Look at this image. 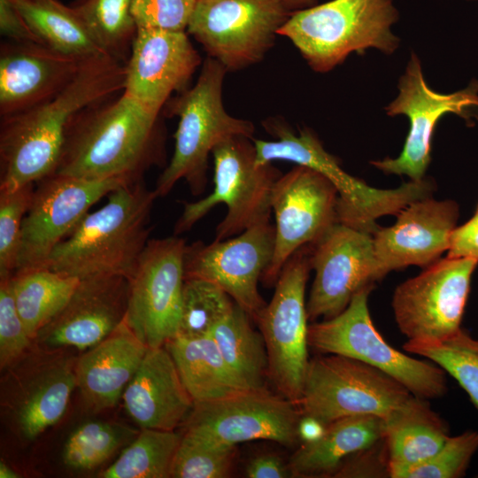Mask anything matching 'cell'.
Wrapping results in <instances>:
<instances>
[{
	"label": "cell",
	"mask_w": 478,
	"mask_h": 478,
	"mask_svg": "<svg viewBox=\"0 0 478 478\" xmlns=\"http://www.w3.org/2000/svg\"><path fill=\"white\" fill-rule=\"evenodd\" d=\"M300 417L298 406L285 397L266 389H250L215 401L195 403L182 423V434L214 445L270 440L295 447L300 444Z\"/></svg>",
	"instance_id": "obj_15"
},
{
	"label": "cell",
	"mask_w": 478,
	"mask_h": 478,
	"mask_svg": "<svg viewBox=\"0 0 478 478\" xmlns=\"http://www.w3.org/2000/svg\"><path fill=\"white\" fill-rule=\"evenodd\" d=\"M374 286L357 292L336 316L308 327V345L320 354H337L360 360L393 377L413 396L431 400L448 391L446 373L426 358L399 351L374 325L368 296Z\"/></svg>",
	"instance_id": "obj_8"
},
{
	"label": "cell",
	"mask_w": 478,
	"mask_h": 478,
	"mask_svg": "<svg viewBox=\"0 0 478 478\" xmlns=\"http://www.w3.org/2000/svg\"><path fill=\"white\" fill-rule=\"evenodd\" d=\"M251 317L237 304L210 335L222 357L236 375L251 389L266 388L268 357L261 332L251 324Z\"/></svg>",
	"instance_id": "obj_32"
},
{
	"label": "cell",
	"mask_w": 478,
	"mask_h": 478,
	"mask_svg": "<svg viewBox=\"0 0 478 478\" xmlns=\"http://www.w3.org/2000/svg\"><path fill=\"white\" fill-rule=\"evenodd\" d=\"M119 178L85 179L52 173L37 181L22 223L15 271L45 267L53 250L89 213L90 207L119 187Z\"/></svg>",
	"instance_id": "obj_16"
},
{
	"label": "cell",
	"mask_w": 478,
	"mask_h": 478,
	"mask_svg": "<svg viewBox=\"0 0 478 478\" xmlns=\"http://www.w3.org/2000/svg\"><path fill=\"white\" fill-rule=\"evenodd\" d=\"M158 115L124 92L89 107L71 122L54 173L142 181L161 159Z\"/></svg>",
	"instance_id": "obj_2"
},
{
	"label": "cell",
	"mask_w": 478,
	"mask_h": 478,
	"mask_svg": "<svg viewBox=\"0 0 478 478\" xmlns=\"http://www.w3.org/2000/svg\"><path fill=\"white\" fill-rule=\"evenodd\" d=\"M287 10L292 13L300 10L312 7L318 4L319 0H281Z\"/></svg>",
	"instance_id": "obj_48"
},
{
	"label": "cell",
	"mask_w": 478,
	"mask_h": 478,
	"mask_svg": "<svg viewBox=\"0 0 478 478\" xmlns=\"http://www.w3.org/2000/svg\"><path fill=\"white\" fill-rule=\"evenodd\" d=\"M248 478H293L289 461L275 453H262L251 458L244 467Z\"/></svg>",
	"instance_id": "obj_46"
},
{
	"label": "cell",
	"mask_w": 478,
	"mask_h": 478,
	"mask_svg": "<svg viewBox=\"0 0 478 478\" xmlns=\"http://www.w3.org/2000/svg\"><path fill=\"white\" fill-rule=\"evenodd\" d=\"M384 438V419L372 414L343 417L326 425L315 441L300 443L289 458L293 478L333 477L341 463L356 451Z\"/></svg>",
	"instance_id": "obj_27"
},
{
	"label": "cell",
	"mask_w": 478,
	"mask_h": 478,
	"mask_svg": "<svg viewBox=\"0 0 478 478\" xmlns=\"http://www.w3.org/2000/svg\"><path fill=\"white\" fill-rule=\"evenodd\" d=\"M28 26L48 47L81 60L111 56L72 6L58 0H15Z\"/></svg>",
	"instance_id": "obj_30"
},
{
	"label": "cell",
	"mask_w": 478,
	"mask_h": 478,
	"mask_svg": "<svg viewBox=\"0 0 478 478\" xmlns=\"http://www.w3.org/2000/svg\"><path fill=\"white\" fill-rule=\"evenodd\" d=\"M412 394L386 373L360 360L320 354L310 358L297 406L327 425L358 414L386 418Z\"/></svg>",
	"instance_id": "obj_10"
},
{
	"label": "cell",
	"mask_w": 478,
	"mask_h": 478,
	"mask_svg": "<svg viewBox=\"0 0 478 478\" xmlns=\"http://www.w3.org/2000/svg\"><path fill=\"white\" fill-rule=\"evenodd\" d=\"M0 477L1 478H17L19 477L18 474L7 466L3 461L0 462Z\"/></svg>",
	"instance_id": "obj_49"
},
{
	"label": "cell",
	"mask_w": 478,
	"mask_h": 478,
	"mask_svg": "<svg viewBox=\"0 0 478 478\" xmlns=\"http://www.w3.org/2000/svg\"><path fill=\"white\" fill-rule=\"evenodd\" d=\"M121 398L127 414L141 429L175 430L194 406L165 346L148 348Z\"/></svg>",
	"instance_id": "obj_24"
},
{
	"label": "cell",
	"mask_w": 478,
	"mask_h": 478,
	"mask_svg": "<svg viewBox=\"0 0 478 478\" xmlns=\"http://www.w3.org/2000/svg\"><path fill=\"white\" fill-rule=\"evenodd\" d=\"M0 31L12 42L42 43L28 26L15 0H0Z\"/></svg>",
	"instance_id": "obj_44"
},
{
	"label": "cell",
	"mask_w": 478,
	"mask_h": 478,
	"mask_svg": "<svg viewBox=\"0 0 478 478\" xmlns=\"http://www.w3.org/2000/svg\"><path fill=\"white\" fill-rule=\"evenodd\" d=\"M201 64L186 31L137 28L122 91L159 113L173 92L186 90Z\"/></svg>",
	"instance_id": "obj_20"
},
{
	"label": "cell",
	"mask_w": 478,
	"mask_h": 478,
	"mask_svg": "<svg viewBox=\"0 0 478 478\" xmlns=\"http://www.w3.org/2000/svg\"><path fill=\"white\" fill-rule=\"evenodd\" d=\"M290 14L281 0H198L186 32L237 71L264 58Z\"/></svg>",
	"instance_id": "obj_11"
},
{
	"label": "cell",
	"mask_w": 478,
	"mask_h": 478,
	"mask_svg": "<svg viewBox=\"0 0 478 478\" xmlns=\"http://www.w3.org/2000/svg\"><path fill=\"white\" fill-rule=\"evenodd\" d=\"M477 450L478 431L450 436L434 455L407 469L401 478L463 477Z\"/></svg>",
	"instance_id": "obj_40"
},
{
	"label": "cell",
	"mask_w": 478,
	"mask_h": 478,
	"mask_svg": "<svg viewBox=\"0 0 478 478\" xmlns=\"http://www.w3.org/2000/svg\"><path fill=\"white\" fill-rule=\"evenodd\" d=\"M477 264L474 258L446 257L396 288L393 313L407 341H441L462 328Z\"/></svg>",
	"instance_id": "obj_14"
},
{
	"label": "cell",
	"mask_w": 478,
	"mask_h": 478,
	"mask_svg": "<svg viewBox=\"0 0 478 478\" xmlns=\"http://www.w3.org/2000/svg\"><path fill=\"white\" fill-rule=\"evenodd\" d=\"M131 5L132 0H78L73 7L100 46L123 61L137 31Z\"/></svg>",
	"instance_id": "obj_35"
},
{
	"label": "cell",
	"mask_w": 478,
	"mask_h": 478,
	"mask_svg": "<svg viewBox=\"0 0 478 478\" xmlns=\"http://www.w3.org/2000/svg\"><path fill=\"white\" fill-rule=\"evenodd\" d=\"M338 192L320 173L295 166L276 181L271 197L275 217L274 250L261 281L275 284L288 259L300 248L316 243L336 222Z\"/></svg>",
	"instance_id": "obj_17"
},
{
	"label": "cell",
	"mask_w": 478,
	"mask_h": 478,
	"mask_svg": "<svg viewBox=\"0 0 478 478\" xmlns=\"http://www.w3.org/2000/svg\"><path fill=\"white\" fill-rule=\"evenodd\" d=\"M195 403L211 402L250 390L222 357L211 335H176L165 344Z\"/></svg>",
	"instance_id": "obj_28"
},
{
	"label": "cell",
	"mask_w": 478,
	"mask_h": 478,
	"mask_svg": "<svg viewBox=\"0 0 478 478\" xmlns=\"http://www.w3.org/2000/svg\"><path fill=\"white\" fill-rule=\"evenodd\" d=\"M80 281L46 266L19 271L11 276L17 311L33 340L66 306Z\"/></svg>",
	"instance_id": "obj_31"
},
{
	"label": "cell",
	"mask_w": 478,
	"mask_h": 478,
	"mask_svg": "<svg viewBox=\"0 0 478 478\" xmlns=\"http://www.w3.org/2000/svg\"><path fill=\"white\" fill-rule=\"evenodd\" d=\"M252 138L234 136L214 147V188L207 197L184 204L174 226L175 235L189 230L219 204H225L227 212L216 227L215 240L270 221L272 192L281 173L272 163H256Z\"/></svg>",
	"instance_id": "obj_7"
},
{
	"label": "cell",
	"mask_w": 478,
	"mask_h": 478,
	"mask_svg": "<svg viewBox=\"0 0 478 478\" xmlns=\"http://www.w3.org/2000/svg\"><path fill=\"white\" fill-rule=\"evenodd\" d=\"M459 216L456 202L428 197L403 208L393 226L379 227L373 241L381 279L393 270L437 261L449 249Z\"/></svg>",
	"instance_id": "obj_21"
},
{
	"label": "cell",
	"mask_w": 478,
	"mask_h": 478,
	"mask_svg": "<svg viewBox=\"0 0 478 478\" xmlns=\"http://www.w3.org/2000/svg\"><path fill=\"white\" fill-rule=\"evenodd\" d=\"M397 87L398 96L385 111L390 117L408 118L410 127L404 148L396 158L370 163L385 173L406 175L419 181L431 162L432 138L438 121L448 113L459 116L467 125L478 121V81L453 93L436 92L427 84L420 61L412 52Z\"/></svg>",
	"instance_id": "obj_12"
},
{
	"label": "cell",
	"mask_w": 478,
	"mask_h": 478,
	"mask_svg": "<svg viewBox=\"0 0 478 478\" xmlns=\"http://www.w3.org/2000/svg\"><path fill=\"white\" fill-rule=\"evenodd\" d=\"M468 1H475V0H468Z\"/></svg>",
	"instance_id": "obj_50"
},
{
	"label": "cell",
	"mask_w": 478,
	"mask_h": 478,
	"mask_svg": "<svg viewBox=\"0 0 478 478\" xmlns=\"http://www.w3.org/2000/svg\"><path fill=\"white\" fill-rule=\"evenodd\" d=\"M390 477L384 438L370 447L348 456L332 478Z\"/></svg>",
	"instance_id": "obj_43"
},
{
	"label": "cell",
	"mask_w": 478,
	"mask_h": 478,
	"mask_svg": "<svg viewBox=\"0 0 478 478\" xmlns=\"http://www.w3.org/2000/svg\"><path fill=\"white\" fill-rule=\"evenodd\" d=\"M311 244L285 263L268 304L257 314L268 357V379L297 405L310 362L305 287L312 270Z\"/></svg>",
	"instance_id": "obj_9"
},
{
	"label": "cell",
	"mask_w": 478,
	"mask_h": 478,
	"mask_svg": "<svg viewBox=\"0 0 478 478\" xmlns=\"http://www.w3.org/2000/svg\"><path fill=\"white\" fill-rule=\"evenodd\" d=\"M148 347L123 320L75 363L76 382L89 409L113 407L138 370Z\"/></svg>",
	"instance_id": "obj_25"
},
{
	"label": "cell",
	"mask_w": 478,
	"mask_h": 478,
	"mask_svg": "<svg viewBox=\"0 0 478 478\" xmlns=\"http://www.w3.org/2000/svg\"><path fill=\"white\" fill-rule=\"evenodd\" d=\"M314 279L306 303L311 321L343 312L353 296L381 280L373 234L336 222L311 244Z\"/></svg>",
	"instance_id": "obj_18"
},
{
	"label": "cell",
	"mask_w": 478,
	"mask_h": 478,
	"mask_svg": "<svg viewBox=\"0 0 478 478\" xmlns=\"http://www.w3.org/2000/svg\"><path fill=\"white\" fill-rule=\"evenodd\" d=\"M35 183L13 191H0V278L12 276L18 266L22 223L29 208Z\"/></svg>",
	"instance_id": "obj_39"
},
{
	"label": "cell",
	"mask_w": 478,
	"mask_h": 478,
	"mask_svg": "<svg viewBox=\"0 0 478 478\" xmlns=\"http://www.w3.org/2000/svg\"><path fill=\"white\" fill-rule=\"evenodd\" d=\"M392 0H331L292 12L278 35L288 38L315 72L327 73L349 55L376 49L389 55L399 38Z\"/></svg>",
	"instance_id": "obj_4"
},
{
	"label": "cell",
	"mask_w": 478,
	"mask_h": 478,
	"mask_svg": "<svg viewBox=\"0 0 478 478\" xmlns=\"http://www.w3.org/2000/svg\"><path fill=\"white\" fill-rule=\"evenodd\" d=\"M125 75L126 65L112 56L86 60L55 96L1 118L0 191H13L54 173L71 122L123 90Z\"/></svg>",
	"instance_id": "obj_1"
},
{
	"label": "cell",
	"mask_w": 478,
	"mask_h": 478,
	"mask_svg": "<svg viewBox=\"0 0 478 478\" xmlns=\"http://www.w3.org/2000/svg\"><path fill=\"white\" fill-rule=\"evenodd\" d=\"M227 72L207 57L196 84L169 102V114L178 117L179 122L173 157L154 189L158 197L167 195L181 179L193 195H200L207 183L208 158L214 147L230 137H253V123L230 115L224 107Z\"/></svg>",
	"instance_id": "obj_6"
},
{
	"label": "cell",
	"mask_w": 478,
	"mask_h": 478,
	"mask_svg": "<svg viewBox=\"0 0 478 478\" xmlns=\"http://www.w3.org/2000/svg\"><path fill=\"white\" fill-rule=\"evenodd\" d=\"M86 60L39 42L2 43L0 116L26 111L58 93Z\"/></svg>",
	"instance_id": "obj_23"
},
{
	"label": "cell",
	"mask_w": 478,
	"mask_h": 478,
	"mask_svg": "<svg viewBox=\"0 0 478 478\" xmlns=\"http://www.w3.org/2000/svg\"><path fill=\"white\" fill-rule=\"evenodd\" d=\"M274 250V226L255 225L234 238L201 241L186 245L184 277L212 281L255 320L266 305L258 281L271 263Z\"/></svg>",
	"instance_id": "obj_19"
},
{
	"label": "cell",
	"mask_w": 478,
	"mask_h": 478,
	"mask_svg": "<svg viewBox=\"0 0 478 478\" xmlns=\"http://www.w3.org/2000/svg\"><path fill=\"white\" fill-rule=\"evenodd\" d=\"M325 428L326 425L318 420L301 414L297 426V435L300 443L317 440L323 435Z\"/></svg>",
	"instance_id": "obj_47"
},
{
	"label": "cell",
	"mask_w": 478,
	"mask_h": 478,
	"mask_svg": "<svg viewBox=\"0 0 478 478\" xmlns=\"http://www.w3.org/2000/svg\"><path fill=\"white\" fill-rule=\"evenodd\" d=\"M405 351L434 362L454 378L478 411V339L461 328L441 341L412 342Z\"/></svg>",
	"instance_id": "obj_34"
},
{
	"label": "cell",
	"mask_w": 478,
	"mask_h": 478,
	"mask_svg": "<svg viewBox=\"0 0 478 478\" xmlns=\"http://www.w3.org/2000/svg\"><path fill=\"white\" fill-rule=\"evenodd\" d=\"M129 436L130 431L119 424L86 422L67 438L63 461L73 470H90L109 459Z\"/></svg>",
	"instance_id": "obj_37"
},
{
	"label": "cell",
	"mask_w": 478,
	"mask_h": 478,
	"mask_svg": "<svg viewBox=\"0 0 478 478\" xmlns=\"http://www.w3.org/2000/svg\"><path fill=\"white\" fill-rule=\"evenodd\" d=\"M75 387V365L69 360L42 367L28 381L15 406V422L20 434L33 440L57 423L66 411Z\"/></svg>",
	"instance_id": "obj_29"
},
{
	"label": "cell",
	"mask_w": 478,
	"mask_h": 478,
	"mask_svg": "<svg viewBox=\"0 0 478 478\" xmlns=\"http://www.w3.org/2000/svg\"><path fill=\"white\" fill-rule=\"evenodd\" d=\"M186 243L177 235L150 239L128 279L125 321L148 348L178 335Z\"/></svg>",
	"instance_id": "obj_13"
},
{
	"label": "cell",
	"mask_w": 478,
	"mask_h": 478,
	"mask_svg": "<svg viewBox=\"0 0 478 478\" xmlns=\"http://www.w3.org/2000/svg\"><path fill=\"white\" fill-rule=\"evenodd\" d=\"M449 428L429 400L411 396L384 418V441L390 478L434 455L444 443Z\"/></svg>",
	"instance_id": "obj_26"
},
{
	"label": "cell",
	"mask_w": 478,
	"mask_h": 478,
	"mask_svg": "<svg viewBox=\"0 0 478 478\" xmlns=\"http://www.w3.org/2000/svg\"><path fill=\"white\" fill-rule=\"evenodd\" d=\"M139 181L119 187L51 252L46 267L80 280L133 274L151 230L158 198Z\"/></svg>",
	"instance_id": "obj_3"
},
{
	"label": "cell",
	"mask_w": 478,
	"mask_h": 478,
	"mask_svg": "<svg viewBox=\"0 0 478 478\" xmlns=\"http://www.w3.org/2000/svg\"><path fill=\"white\" fill-rule=\"evenodd\" d=\"M198 0H132L137 28L186 31Z\"/></svg>",
	"instance_id": "obj_41"
},
{
	"label": "cell",
	"mask_w": 478,
	"mask_h": 478,
	"mask_svg": "<svg viewBox=\"0 0 478 478\" xmlns=\"http://www.w3.org/2000/svg\"><path fill=\"white\" fill-rule=\"evenodd\" d=\"M10 277L0 278V366H11L33 340L17 311Z\"/></svg>",
	"instance_id": "obj_42"
},
{
	"label": "cell",
	"mask_w": 478,
	"mask_h": 478,
	"mask_svg": "<svg viewBox=\"0 0 478 478\" xmlns=\"http://www.w3.org/2000/svg\"><path fill=\"white\" fill-rule=\"evenodd\" d=\"M272 141L252 138L256 163L264 165L281 160L310 167L326 176L338 192V222L374 234L375 220L387 214H397L410 203L430 197L434 183L429 180L411 181L394 189H379L348 174L335 157L328 153L309 128L296 134L281 120L264 123Z\"/></svg>",
	"instance_id": "obj_5"
},
{
	"label": "cell",
	"mask_w": 478,
	"mask_h": 478,
	"mask_svg": "<svg viewBox=\"0 0 478 478\" xmlns=\"http://www.w3.org/2000/svg\"><path fill=\"white\" fill-rule=\"evenodd\" d=\"M171 471L173 478L229 477L238 455L237 445L222 446L182 434Z\"/></svg>",
	"instance_id": "obj_38"
},
{
	"label": "cell",
	"mask_w": 478,
	"mask_h": 478,
	"mask_svg": "<svg viewBox=\"0 0 478 478\" xmlns=\"http://www.w3.org/2000/svg\"><path fill=\"white\" fill-rule=\"evenodd\" d=\"M235 302L217 284L198 278L184 280L177 335H209L212 328L234 308Z\"/></svg>",
	"instance_id": "obj_36"
},
{
	"label": "cell",
	"mask_w": 478,
	"mask_h": 478,
	"mask_svg": "<svg viewBox=\"0 0 478 478\" xmlns=\"http://www.w3.org/2000/svg\"><path fill=\"white\" fill-rule=\"evenodd\" d=\"M181 436L174 430L143 428L100 476L169 478Z\"/></svg>",
	"instance_id": "obj_33"
},
{
	"label": "cell",
	"mask_w": 478,
	"mask_h": 478,
	"mask_svg": "<svg viewBox=\"0 0 478 478\" xmlns=\"http://www.w3.org/2000/svg\"><path fill=\"white\" fill-rule=\"evenodd\" d=\"M129 281L123 276L81 280L66 306L37 334L43 347L89 349L124 320Z\"/></svg>",
	"instance_id": "obj_22"
},
{
	"label": "cell",
	"mask_w": 478,
	"mask_h": 478,
	"mask_svg": "<svg viewBox=\"0 0 478 478\" xmlns=\"http://www.w3.org/2000/svg\"><path fill=\"white\" fill-rule=\"evenodd\" d=\"M447 257L478 260V207L469 220L453 230Z\"/></svg>",
	"instance_id": "obj_45"
}]
</instances>
